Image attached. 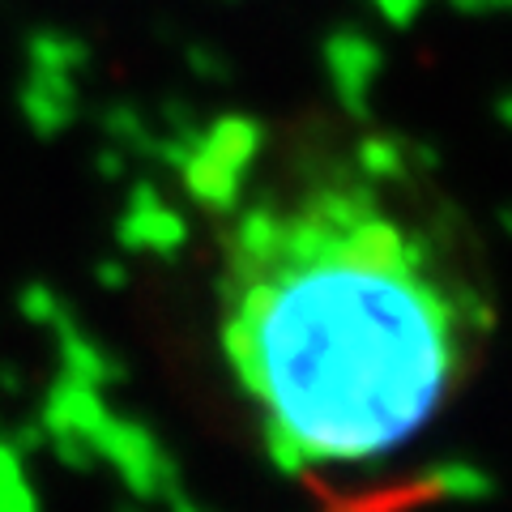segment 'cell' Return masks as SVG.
<instances>
[{
	"mask_svg": "<svg viewBox=\"0 0 512 512\" xmlns=\"http://www.w3.org/2000/svg\"><path fill=\"white\" fill-rule=\"evenodd\" d=\"M491 329L478 239L376 141L269 175L218 231V355L291 474L372 466L419 440Z\"/></svg>",
	"mask_w": 512,
	"mask_h": 512,
	"instance_id": "obj_1",
	"label": "cell"
}]
</instances>
